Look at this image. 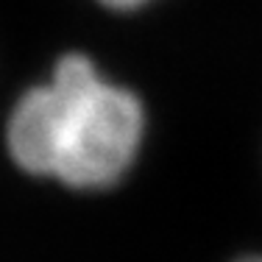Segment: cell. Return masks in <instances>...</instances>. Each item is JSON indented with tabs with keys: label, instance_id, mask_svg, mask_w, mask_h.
<instances>
[{
	"label": "cell",
	"instance_id": "1",
	"mask_svg": "<svg viewBox=\"0 0 262 262\" xmlns=\"http://www.w3.org/2000/svg\"><path fill=\"white\" fill-rule=\"evenodd\" d=\"M145 134L140 98L112 84L84 53L56 61L51 81L31 86L6 123V148L20 170L73 190L117 184Z\"/></svg>",
	"mask_w": 262,
	"mask_h": 262
},
{
	"label": "cell",
	"instance_id": "2",
	"mask_svg": "<svg viewBox=\"0 0 262 262\" xmlns=\"http://www.w3.org/2000/svg\"><path fill=\"white\" fill-rule=\"evenodd\" d=\"M98 3L109 6V9H115V11H131V9H142V6H148L151 0H98Z\"/></svg>",
	"mask_w": 262,
	"mask_h": 262
},
{
	"label": "cell",
	"instance_id": "3",
	"mask_svg": "<svg viewBox=\"0 0 262 262\" xmlns=\"http://www.w3.org/2000/svg\"><path fill=\"white\" fill-rule=\"evenodd\" d=\"M234 262H262V257H254V254H251V257H240V259H234Z\"/></svg>",
	"mask_w": 262,
	"mask_h": 262
}]
</instances>
